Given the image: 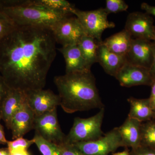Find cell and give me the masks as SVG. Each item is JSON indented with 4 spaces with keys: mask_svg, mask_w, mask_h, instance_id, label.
<instances>
[{
    "mask_svg": "<svg viewBox=\"0 0 155 155\" xmlns=\"http://www.w3.org/2000/svg\"><path fill=\"white\" fill-rule=\"evenodd\" d=\"M56 43L50 28L15 27L0 42V74L9 88L24 93L44 88Z\"/></svg>",
    "mask_w": 155,
    "mask_h": 155,
    "instance_id": "cell-1",
    "label": "cell"
},
{
    "mask_svg": "<svg viewBox=\"0 0 155 155\" xmlns=\"http://www.w3.org/2000/svg\"><path fill=\"white\" fill-rule=\"evenodd\" d=\"M61 105L67 114L104 108L91 71L65 73L54 78Z\"/></svg>",
    "mask_w": 155,
    "mask_h": 155,
    "instance_id": "cell-2",
    "label": "cell"
},
{
    "mask_svg": "<svg viewBox=\"0 0 155 155\" xmlns=\"http://www.w3.org/2000/svg\"><path fill=\"white\" fill-rule=\"evenodd\" d=\"M0 11L16 27L32 26L51 29L71 14L51 11L35 0H0Z\"/></svg>",
    "mask_w": 155,
    "mask_h": 155,
    "instance_id": "cell-3",
    "label": "cell"
},
{
    "mask_svg": "<svg viewBox=\"0 0 155 155\" xmlns=\"http://www.w3.org/2000/svg\"><path fill=\"white\" fill-rule=\"evenodd\" d=\"M104 113V108H103L97 114L89 118H75L72 128L66 135L64 143L74 144L92 141L102 136L104 134L101 127Z\"/></svg>",
    "mask_w": 155,
    "mask_h": 155,
    "instance_id": "cell-4",
    "label": "cell"
},
{
    "mask_svg": "<svg viewBox=\"0 0 155 155\" xmlns=\"http://www.w3.org/2000/svg\"><path fill=\"white\" fill-rule=\"evenodd\" d=\"M75 15L84 28L85 34L102 42V35L106 29L114 28V22L108 20L109 14L105 9L101 8L91 11H83L75 8L72 12Z\"/></svg>",
    "mask_w": 155,
    "mask_h": 155,
    "instance_id": "cell-5",
    "label": "cell"
},
{
    "mask_svg": "<svg viewBox=\"0 0 155 155\" xmlns=\"http://www.w3.org/2000/svg\"><path fill=\"white\" fill-rule=\"evenodd\" d=\"M73 145L86 155H108L120 147H123L118 127H115L95 140Z\"/></svg>",
    "mask_w": 155,
    "mask_h": 155,
    "instance_id": "cell-6",
    "label": "cell"
},
{
    "mask_svg": "<svg viewBox=\"0 0 155 155\" xmlns=\"http://www.w3.org/2000/svg\"><path fill=\"white\" fill-rule=\"evenodd\" d=\"M51 30L56 43L62 46L78 45L81 39L86 35L77 17L70 16L58 21Z\"/></svg>",
    "mask_w": 155,
    "mask_h": 155,
    "instance_id": "cell-7",
    "label": "cell"
},
{
    "mask_svg": "<svg viewBox=\"0 0 155 155\" xmlns=\"http://www.w3.org/2000/svg\"><path fill=\"white\" fill-rule=\"evenodd\" d=\"M34 130L47 141L58 145L65 143L66 135L59 124L57 109L35 116Z\"/></svg>",
    "mask_w": 155,
    "mask_h": 155,
    "instance_id": "cell-8",
    "label": "cell"
},
{
    "mask_svg": "<svg viewBox=\"0 0 155 155\" xmlns=\"http://www.w3.org/2000/svg\"><path fill=\"white\" fill-rule=\"evenodd\" d=\"M25 94L26 104L35 116L53 110L61 105L59 95L50 90H35L25 92Z\"/></svg>",
    "mask_w": 155,
    "mask_h": 155,
    "instance_id": "cell-9",
    "label": "cell"
},
{
    "mask_svg": "<svg viewBox=\"0 0 155 155\" xmlns=\"http://www.w3.org/2000/svg\"><path fill=\"white\" fill-rule=\"evenodd\" d=\"M154 20L149 14L140 12H134L127 16L125 29L131 37L154 41L155 26Z\"/></svg>",
    "mask_w": 155,
    "mask_h": 155,
    "instance_id": "cell-10",
    "label": "cell"
},
{
    "mask_svg": "<svg viewBox=\"0 0 155 155\" xmlns=\"http://www.w3.org/2000/svg\"><path fill=\"white\" fill-rule=\"evenodd\" d=\"M114 77L119 81L120 85L127 87L138 85L150 86L153 81L149 69L133 65L127 62L123 65Z\"/></svg>",
    "mask_w": 155,
    "mask_h": 155,
    "instance_id": "cell-11",
    "label": "cell"
},
{
    "mask_svg": "<svg viewBox=\"0 0 155 155\" xmlns=\"http://www.w3.org/2000/svg\"><path fill=\"white\" fill-rule=\"evenodd\" d=\"M153 42L141 39L132 38L131 46L126 56L127 62L150 69L153 54Z\"/></svg>",
    "mask_w": 155,
    "mask_h": 155,
    "instance_id": "cell-12",
    "label": "cell"
},
{
    "mask_svg": "<svg viewBox=\"0 0 155 155\" xmlns=\"http://www.w3.org/2000/svg\"><path fill=\"white\" fill-rule=\"evenodd\" d=\"M35 115L26 102L14 114L11 119L10 129L12 139L22 137L34 129Z\"/></svg>",
    "mask_w": 155,
    "mask_h": 155,
    "instance_id": "cell-13",
    "label": "cell"
},
{
    "mask_svg": "<svg viewBox=\"0 0 155 155\" xmlns=\"http://www.w3.org/2000/svg\"><path fill=\"white\" fill-rule=\"evenodd\" d=\"M26 103L25 93L10 88L0 106V119L10 129L11 119L14 114Z\"/></svg>",
    "mask_w": 155,
    "mask_h": 155,
    "instance_id": "cell-14",
    "label": "cell"
},
{
    "mask_svg": "<svg viewBox=\"0 0 155 155\" xmlns=\"http://www.w3.org/2000/svg\"><path fill=\"white\" fill-rule=\"evenodd\" d=\"M66 63V73L91 71L78 45L62 46L58 49Z\"/></svg>",
    "mask_w": 155,
    "mask_h": 155,
    "instance_id": "cell-15",
    "label": "cell"
},
{
    "mask_svg": "<svg viewBox=\"0 0 155 155\" xmlns=\"http://www.w3.org/2000/svg\"><path fill=\"white\" fill-rule=\"evenodd\" d=\"M97 61L107 74L114 77L127 62L126 57L111 51L103 42L99 45Z\"/></svg>",
    "mask_w": 155,
    "mask_h": 155,
    "instance_id": "cell-16",
    "label": "cell"
},
{
    "mask_svg": "<svg viewBox=\"0 0 155 155\" xmlns=\"http://www.w3.org/2000/svg\"><path fill=\"white\" fill-rule=\"evenodd\" d=\"M142 123L127 117L124 123L118 127L123 147L134 149L140 146Z\"/></svg>",
    "mask_w": 155,
    "mask_h": 155,
    "instance_id": "cell-17",
    "label": "cell"
},
{
    "mask_svg": "<svg viewBox=\"0 0 155 155\" xmlns=\"http://www.w3.org/2000/svg\"><path fill=\"white\" fill-rule=\"evenodd\" d=\"M127 101L130 105L127 117L141 122L155 119V114L150 105L149 98L137 99L130 97Z\"/></svg>",
    "mask_w": 155,
    "mask_h": 155,
    "instance_id": "cell-18",
    "label": "cell"
},
{
    "mask_svg": "<svg viewBox=\"0 0 155 155\" xmlns=\"http://www.w3.org/2000/svg\"><path fill=\"white\" fill-rule=\"evenodd\" d=\"M132 37L125 29L106 39L103 44L108 49L119 55L126 57L130 50Z\"/></svg>",
    "mask_w": 155,
    "mask_h": 155,
    "instance_id": "cell-19",
    "label": "cell"
},
{
    "mask_svg": "<svg viewBox=\"0 0 155 155\" xmlns=\"http://www.w3.org/2000/svg\"><path fill=\"white\" fill-rule=\"evenodd\" d=\"M101 43L93 38L85 35L78 44L84 59L90 69L94 64L97 63L98 48Z\"/></svg>",
    "mask_w": 155,
    "mask_h": 155,
    "instance_id": "cell-20",
    "label": "cell"
},
{
    "mask_svg": "<svg viewBox=\"0 0 155 155\" xmlns=\"http://www.w3.org/2000/svg\"><path fill=\"white\" fill-rule=\"evenodd\" d=\"M140 146L155 150V119L142 123Z\"/></svg>",
    "mask_w": 155,
    "mask_h": 155,
    "instance_id": "cell-21",
    "label": "cell"
},
{
    "mask_svg": "<svg viewBox=\"0 0 155 155\" xmlns=\"http://www.w3.org/2000/svg\"><path fill=\"white\" fill-rule=\"evenodd\" d=\"M35 2L49 10L72 14L74 5L66 0H35Z\"/></svg>",
    "mask_w": 155,
    "mask_h": 155,
    "instance_id": "cell-22",
    "label": "cell"
},
{
    "mask_svg": "<svg viewBox=\"0 0 155 155\" xmlns=\"http://www.w3.org/2000/svg\"><path fill=\"white\" fill-rule=\"evenodd\" d=\"M32 139L42 155H61L58 145L47 141L36 132Z\"/></svg>",
    "mask_w": 155,
    "mask_h": 155,
    "instance_id": "cell-23",
    "label": "cell"
},
{
    "mask_svg": "<svg viewBox=\"0 0 155 155\" xmlns=\"http://www.w3.org/2000/svg\"><path fill=\"white\" fill-rule=\"evenodd\" d=\"M34 143L33 139L28 140L22 137H19L12 141L8 140L7 146L11 153L17 151L28 150V148Z\"/></svg>",
    "mask_w": 155,
    "mask_h": 155,
    "instance_id": "cell-24",
    "label": "cell"
},
{
    "mask_svg": "<svg viewBox=\"0 0 155 155\" xmlns=\"http://www.w3.org/2000/svg\"><path fill=\"white\" fill-rule=\"evenodd\" d=\"M128 5L123 0H107L106 1V11L109 14H116L127 11Z\"/></svg>",
    "mask_w": 155,
    "mask_h": 155,
    "instance_id": "cell-25",
    "label": "cell"
},
{
    "mask_svg": "<svg viewBox=\"0 0 155 155\" xmlns=\"http://www.w3.org/2000/svg\"><path fill=\"white\" fill-rule=\"evenodd\" d=\"M16 27L2 12L0 11V42Z\"/></svg>",
    "mask_w": 155,
    "mask_h": 155,
    "instance_id": "cell-26",
    "label": "cell"
},
{
    "mask_svg": "<svg viewBox=\"0 0 155 155\" xmlns=\"http://www.w3.org/2000/svg\"><path fill=\"white\" fill-rule=\"evenodd\" d=\"M58 146L61 155H86L73 144L64 143Z\"/></svg>",
    "mask_w": 155,
    "mask_h": 155,
    "instance_id": "cell-27",
    "label": "cell"
},
{
    "mask_svg": "<svg viewBox=\"0 0 155 155\" xmlns=\"http://www.w3.org/2000/svg\"><path fill=\"white\" fill-rule=\"evenodd\" d=\"M130 153V155H155V150L140 146L137 148L131 149Z\"/></svg>",
    "mask_w": 155,
    "mask_h": 155,
    "instance_id": "cell-28",
    "label": "cell"
},
{
    "mask_svg": "<svg viewBox=\"0 0 155 155\" xmlns=\"http://www.w3.org/2000/svg\"><path fill=\"white\" fill-rule=\"evenodd\" d=\"M10 89L2 75L0 74V106Z\"/></svg>",
    "mask_w": 155,
    "mask_h": 155,
    "instance_id": "cell-29",
    "label": "cell"
},
{
    "mask_svg": "<svg viewBox=\"0 0 155 155\" xmlns=\"http://www.w3.org/2000/svg\"><path fill=\"white\" fill-rule=\"evenodd\" d=\"M150 86L151 87V90L150 95L148 98L151 107L155 114V79H153L152 83Z\"/></svg>",
    "mask_w": 155,
    "mask_h": 155,
    "instance_id": "cell-30",
    "label": "cell"
},
{
    "mask_svg": "<svg viewBox=\"0 0 155 155\" xmlns=\"http://www.w3.org/2000/svg\"><path fill=\"white\" fill-rule=\"evenodd\" d=\"M141 8L145 11L147 14L155 16V6L150 5L146 3H143L141 5Z\"/></svg>",
    "mask_w": 155,
    "mask_h": 155,
    "instance_id": "cell-31",
    "label": "cell"
},
{
    "mask_svg": "<svg viewBox=\"0 0 155 155\" xmlns=\"http://www.w3.org/2000/svg\"><path fill=\"white\" fill-rule=\"evenodd\" d=\"M153 58L152 64L150 68L149 71L150 74L153 79H155V43L153 42Z\"/></svg>",
    "mask_w": 155,
    "mask_h": 155,
    "instance_id": "cell-32",
    "label": "cell"
},
{
    "mask_svg": "<svg viewBox=\"0 0 155 155\" xmlns=\"http://www.w3.org/2000/svg\"><path fill=\"white\" fill-rule=\"evenodd\" d=\"M1 120V119H0ZM8 140L6 138L4 127L0 123V144H7Z\"/></svg>",
    "mask_w": 155,
    "mask_h": 155,
    "instance_id": "cell-33",
    "label": "cell"
},
{
    "mask_svg": "<svg viewBox=\"0 0 155 155\" xmlns=\"http://www.w3.org/2000/svg\"><path fill=\"white\" fill-rule=\"evenodd\" d=\"M11 155H31L28 152V150L17 151L11 153Z\"/></svg>",
    "mask_w": 155,
    "mask_h": 155,
    "instance_id": "cell-34",
    "label": "cell"
},
{
    "mask_svg": "<svg viewBox=\"0 0 155 155\" xmlns=\"http://www.w3.org/2000/svg\"><path fill=\"white\" fill-rule=\"evenodd\" d=\"M0 155H11V154L8 148H0Z\"/></svg>",
    "mask_w": 155,
    "mask_h": 155,
    "instance_id": "cell-35",
    "label": "cell"
},
{
    "mask_svg": "<svg viewBox=\"0 0 155 155\" xmlns=\"http://www.w3.org/2000/svg\"><path fill=\"white\" fill-rule=\"evenodd\" d=\"M112 155H130L129 150L126 149L120 152L113 153Z\"/></svg>",
    "mask_w": 155,
    "mask_h": 155,
    "instance_id": "cell-36",
    "label": "cell"
},
{
    "mask_svg": "<svg viewBox=\"0 0 155 155\" xmlns=\"http://www.w3.org/2000/svg\"><path fill=\"white\" fill-rule=\"evenodd\" d=\"M154 42L155 43V38H154Z\"/></svg>",
    "mask_w": 155,
    "mask_h": 155,
    "instance_id": "cell-37",
    "label": "cell"
}]
</instances>
